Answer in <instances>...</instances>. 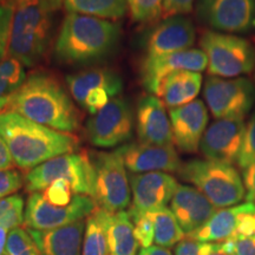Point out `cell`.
<instances>
[{"mask_svg": "<svg viewBox=\"0 0 255 255\" xmlns=\"http://www.w3.org/2000/svg\"><path fill=\"white\" fill-rule=\"evenodd\" d=\"M6 109L57 131L71 133L79 129V111L59 79L47 72L31 73L9 96Z\"/></svg>", "mask_w": 255, "mask_h": 255, "instance_id": "1", "label": "cell"}, {"mask_svg": "<svg viewBox=\"0 0 255 255\" xmlns=\"http://www.w3.org/2000/svg\"><path fill=\"white\" fill-rule=\"evenodd\" d=\"M0 137L13 162L23 170H32L57 156L75 152L77 137L25 119L13 111L0 114Z\"/></svg>", "mask_w": 255, "mask_h": 255, "instance_id": "2", "label": "cell"}, {"mask_svg": "<svg viewBox=\"0 0 255 255\" xmlns=\"http://www.w3.org/2000/svg\"><path fill=\"white\" fill-rule=\"evenodd\" d=\"M121 36L122 28L119 23L68 13L56 40V58L72 66L100 63L116 52Z\"/></svg>", "mask_w": 255, "mask_h": 255, "instance_id": "3", "label": "cell"}, {"mask_svg": "<svg viewBox=\"0 0 255 255\" xmlns=\"http://www.w3.org/2000/svg\"><path fill=\"white\" fill-rule=\"evenodd\" d=\"M51 13L39 0H20L14 6L7 56L32 68L46 55L51 39Z\"/></svg>", "mask_w": 255, "mask_h": 255, "instance_id": "4", "label": "cell"}, {"mask_svg": "<svg viewBox=\"0 0 255 255\" xmlns=\"http://www.w3.org/2000/svg\"><path fill=\"white\" fill-rule=\"evenodd\" d=\"M178 175L208 199L216 208L237 206L246 195L242 178L232 164L212 159H191L182 163Z\"/></svg>", "mask_w": 255, "mask_h": 255, "instance_id": "5", "label": "cell"}, {"mask_svg": "<svg viewBox=\"0 0 255 255\" xmlns=\"http://www.w3.org/2000/svg\"><path fill=\"white\" fill-rule=\"evenodd\" d=\"M57 180L70 182L77 195H95V169L87 151L57 156L28 171L25 186L30 193L43 191Z\"/></svg>", "mask_w": 255, "mask_h": 255, "instance_id": "6", "label": "cell"}, {"mask_svg": "<svg viewBox=\"0 0 255 255\" xmlns=\"http://www.w3.org/2000/svg\"><path fill=\"white\" fill-rule=\"evenodd\" d=\"M200 45L208 59V73L221 78L239 77L255 68V49L250 40L218 31L203 32Z\"/></svg>", "mask_w": 255, "mask_h": 255, "instance_id": "7", "label": "cell"}, {"mask_svg": "<svg viewBox=\"0 0 255 255\" xmlns=\"http://www.w3.org/2000/svg\"><path fill=\"white\" fill-rule=\"evenodd\" d=\"M95 169L94 199L100 208L109 213L124 210L130 205L131 187L123 158L116 150L90 154Z\"/></svg>", "mask_w": 255, "mask_h": 255, "instance_id": "8", "label": "cell"}, {"mask_svg": "<svg viewBox=\"0 0 255 255\" xmlns=\"http://www.w3.org/2000/svg\"><path fill=\"white\" fill-rule=\"evenodd\" d=\"M203 97L215 119L244 120L255 104V87L247 78L209 76L205 83Z\"/></svg>", "mask_w": 255, "mask_h": 255, "instance_id": "9", "label": "cell"}, {"mask_svg": "<svg viewBox=\"0 0 255 255\" xmlns=\"http://www.w3.org/2000/svg\"><path fill=\"white\" fill-rule=\"evenodd\" d=\"M98 208L95 199L87 195H75L68 206L51 205L40 191L31 193L25 207V226L37 231H47L81 221Z\"/></svg>", "mask_w": 255, "mask_h": 255, "instance_id": "10", "label": "cell"}, {"mask_svg": "<svg viewBox=\"0 0 255 255\" xmlns=\"http://www.w3.org/2000/svg\"><path fill=\"white\" fill-rule=\"evenodd\" d=\"M133 110L126 98H114L87 122L89 141L100 148H114L131 138Z\"/></svg>", "mask_w": 255, "mask_h": 255, "instance_id": "11", "label": "cell"}, {"mask_svg": "<svg viewBox=\"0 0 255 255\" xmlns=\"http://www.w3.org/2000/svg\"><path fill=\"white\" fill-rule=\"evenodd\" d=\"M196 12L213 30L247 33L255 28V0H199Z\"/></svg>", "mask_w": 255, "mask_h": 255, "instance_id": "12", "label": "cell"}, {"mask_svg": "<svg viewBox=\"0 0 255 255\" xmlns=\"http://www.w3.org/2000/svg\"><path fill=\"white\" fill-rule=\"evenodd\" d=\"M132 203L128 210L130 219L148 212L165 208L176 193L178 183L174 176L163 171L132 174L130 177Z\"/></svg>", "mask_w": 255, "mask_h": 255, "instance_id": "13", "label": "cell"}, {"mask_svg": "<svg viewBox=\"0 0 255 255\" xmlns=\"http://www.w3.org/2000/svg\"><path fill=\"white\" fill-rule=\"evenodd\" d=\"M208 66L206 53L200 49H189L159 57H145L141 65L142 84L152 95H157L161 82L177 71L201 72Z\"/></svg>", "mask_w": 255, "mask_h": 255, "instance_id": "14", "label": "cell"}, {"mask_svg": "<svg viewBox=\"0 0 255 255\" xmlns=\"http://www.w3.org/2000/svg\"><path fill=\"white\" fill-rule=\"evenodd\" d=\"M246 124L242 119H222L210 124L200 144L207 159L233 164L238 162Z\"/></svg>", "mask_w": 255, "mask_h": 255, "instance_id": "15", "label": "cell"}, {"mask_svg": "<svg viewBox=\"0 0 255 255\" xmlns=\"http://www.w3.org/2000/svg\"><path fill=\"white\" fill-rule=\"evenodd\" d=\"M116 151L123 158L126 168L132 174L152 171L175 173L182 165L173 145L127 143L116 149Z\"/></svg>", "mask_w": 255, "mask_h": 255, "instance_id": "16", "label": "cell"}, {"mask_svg": "<svg viewBox=\"0 0 255 255\" xmlns=\"http://www.w3.org/2000/svg\"><path fill=\"white\" fill-rule=\"evenodd\" d=\"M174 144L181 151L194 154L200 149L201 141L209 121L205 103L195 100L169 111Z\"/></svg>", "mask_w": 255, "mask_h": 255, "instance_id": "17", "label": "cell"}, {"mask_svg": "<svg viewBox=\"0 0 255 255\" xmlns=\"http://www.w3.org/2000/svg\"><path fill=\"white\" fill-rule=\"evenodd\" d=\"M196 39L193 21L183 15L164 19L152 28L146 40V57H159L189 50Z\"/></svg>", "mask_w": 255, "mask_h": 255, "instance_id": "18", "label": "cell"}, {"mask_svg": "<svg viewBox=\"0 0 255 255\" xmlns=\"http://www.w3.org/2000/svg\"><path fill=\"white\" fill-rule=\"evenodd\" d=\"M136 130L139 142L154 145H173L170 119L157 96L146 95L136 108Z\"/></svg>", "mask_w": 255, "mask_h": 255, "instance_id": "19", "label": "cell"}, {"mask_svg": "<svg viewBox=\"0 0 255 255\" xmlns=\"http://www.w3.org/2000/svg\"><path fill=\"white\" fill-rule=\"evenodd\" d=\"M170 210L188 237L199 231L215 214L216 207L196 188L178 184L170 201Z\"/></svg>", "mask_w": 255, "mask_h": 255, "instance_id": "20", "label": "cell"}, {"mask_svg": "<svg viewBox=\"0 0 255 255\" xmlns=\"http://www.w3.org/2000/svg\"><path fill=\"white\" fill-rule=\"evenodd\" d=\"M26 231L36 242L41 255H82L84 220L47 231L31 228H26Z\"/></svg>", "mask_w": 255, "mask_h": 255, "instance_id": "21", "label": "cell"}, {"mask_svg": "<svg viewBox=\"0 0 255 255\" xmlns=\"http://www.w3.org/2000/svg\"><path fill=\"white\" fill-rule=\"evenodd\" d=\"M66 85L73 100L83 104L87 95L95 89H103L116 98L123 91V79L120 73L107 68H95L66 76Z\"/></svg>", "mask_w": 255, "mask_h": 255, "instance_id": "22", "label": "cell"}, {"mask_svg": "<svg viewBox=\"0 0 255 255\" xmlns=\"http://www.w3.org/2000/svg\"><path fill=\"white\" fill-rule=\"evenodd\" d=\"M251 212H255V205L251 202L216 210L215 214L199 231L188 235L187 238L200 242L220 244L235 234L242 216Z\"/></svg>", "mask_w": 255, "mask_h": 255, "instance_id": "23", "label": "cell"}, {"mask_svg": "<svg viewBox=\"0 0 255 255\" xmlns=\"http://www.w3.org/2000/svg\"><path fill=\"white\" fill-rule=\"evenodd\" d=\"M202 75L195 71H177L161 82L157 97L169 109L195 101L202 88Z\"/></svg>", "mask_w": 255, "mask_h": 255, "instance_id": "24", "label": "cell"}, {"mask_svg": "<svg viewBox=\"0 0 255 255\" xmlns=\"http://www.w3.org/2000/svg\"><path fill=\"white\" fill-rule=\"evenodd\" d=\"M107 235L110 255H137L139 244L128 212L121 210L108 214Z\"/></svg>", "mask_w": 255, "mask_h": 255, "instance_id": "25", "label": "cell"}, {"mask_svg": "<svg viewBox=\"0 0 255 255\" xmlns=\"http://www.w3.org/2000/svg\"><path fill=\"white\" fill-rule=\"evenodd\" d=\"M68 13H77L91 17L117 20L128 11L127 0H64Z\"/></svg>", "mask_w": 255, "mask_h": 255, "instance_id": "26", "label": "cell"}, {"mask_svg": "<svg viewBox=\"0 0 255 255\" xmlns=\"http://www.w3.org/2000/svg\"><path fill=\"white\" fill-rule=\"evenodd\" d=\"M109 212L98 207L85 221L82 255H110L107 235V218Z\"/></svg>", "mask_w": 255, "mask_h": 255, "instance_id": "27", "label": "cell"}, {"mask_svg": "<svg viewBox=\"0 0 255 255\" xmlns=\"http://www.w3.org/2000/svg\"><path fill=\"white\" fill-rule=\"evenodd\" d=\"M152 218L155 226L154 242L157 246L170 248L182 241L186 237L173 212L167 207L152 212Z\"/></svg>", "mask_w": 255, "mask_h": 255, "instance_id": "28", "label": "cell"}, {"mask_svg": "<svg viewBox=\"0 0 255 255\" xmlns=\"http://www.w3.org/2000/svg\"><path fill=\"white\" fill-rule=\"evenodd\" d=\"M26 81L24 65L18 59L6 56L0 63V98L9 97Z\"/></svg>", "mask_w": 255, "mask_h": 255, "instance_id": "29", "label": "cell"}, {"mask_svg": "<svg viewBox=\"0 0 255 255\" xmlns=\"http://www.w3.org/2000/svg\"><path fill=\"white\" fill-rule=\"evenodd\" d=\"M127 2L136 23L156 24L163 18V0H127Z\"/></svg>", "mask_w": 255, "mask_h": 255, "instance_id": "30", "label": "cell"}, {"mask_svg": "<svg viewBox=\"0 0 255 255\" xmlns=\"http://www.w3.org/2000/svg\"><path fill=\"white\" fill-rule=\"evenodd\" d=\"M7 255H41L36 242L26 229L18 227L9 231L6 241Z\"/></svg>", "mask_w": 255, "mask_h": 255, "instance_id": "31", "label": "cell"}, {"mask_svg": "<svg viewBox=\"0 0 255 255\" xmlns=\"http://www.w3.org/2000/svg\"><path fill=\"white\" fill-rule=\"evenodd\" d=\"M40 193L47 202L59 207L70 205L75 197L71 184L65 180L55 181Z\"/></svg>", "mask_w": 255, "mask_h": 255, "instance_id": "32", "label": "cell"}, {"mask_svg": "<svg viewBox=\"0 0 255 255\" xmlns=\"http://www.w3.org/2000/svg\"><path fill=\"white\" fill-rule=\"evenodd\" d=\"M255 162V111L246 124L244 142L239 155L238 163L242 170Z\"/></svg>", "mask_w": 255, "mask_h": 255, "instance_id": "33", "label": "cell"}, {"mask_svg": "<svg viewBox=\"0 0 255 255\" xmlns=\"http://www.w3.org/2000/svg\"><path fill=\"white\" fill-rule=\"evenodd\" d=\"M218 253L223 255H255V234L250 237H233L220 242Z\"/></svg>", "mask_w": 255, "mask_h": 255, "instance_id": "34", "label": "cell"}, {"mask_svg": "<svg viewBox=\"0 0 255 255\" xmlns=\"http://www.w3.org/2000/svg\"><path fill=\"white\" fill-rule=\"evenodd\" d=\"M133 228H135V235L139 246L143 248L151 247L152 242L155 240V226L152 212H148L137 218L132 219Z\"/></svg>", "mask_w": 255, "mask_h": 255, "instance_id": "35", "label": "cell"}, {"mask_svg": "<svg viewBox=\"0 0 255 255\" xmlns=\"http://www.w3.org/2000/svg\"><path fill=\"white\" fill-rule=\"evenodd\" d=\"M13 13V6L0 5V63L4 60L8 53L9 36H11Z\"/></svg>", "mask_w": 255, "mask_h": 255, "instance_id": "36", "label": "cell"}, {"mask_svg": "<svg viewBox=\"0 0 255 255\" xmlns=\"http://www.w3.org/2000/svg\"><path fill=\"white\" fill-rule=\"evenodd\" d=\"M219 252V244L200 242L187 238L175 247V255H210Z\"/></svg>", "mask_w": 255, "mask_h": 255, "instance_id": "37", "label": "cell"}, {"mask_svg": "<svg viewBox=\"0 0 255 255\" xmlns=\"http://www.w3.org/2000/svg\"><path fill=\"white\" fill-rule=\"evenodd\" d=\"M25 178L14 169L0 170V200L17 193L24 186Z\"/></svg>", "mask_w": 255, "mask_h": 255, "instance_id": "38", "label": "cell"}, {"mask_svg": "<svg viewBox=\"0 0 255 255\" xmlns=\"http://www.w3.org/2000/svg\"><path fill=\"white\" fill-rule=\"evenodd\" d=\"M111 101V96L103 89H95L91 90L85 97L82 107L91 115H96Z\"/></svg>", "mask_w": 255, "mask_h": 255, "instance_id": "39", "label": "cell"}, {"mask_svg": "<svg viewBox=\"0 0 255 255\" xmlns=\"http://www.w3.org/2000/svg\"><path fill=\"white\" fill-rule=\"evenodd\" d=\"M195 0H163V18L188 14L193 11Z\"/></svg>", "mask_w": 255, "mask_h": 255, "instance_id": "40", "label": "cell"}, {"mask_svg": "<svg viewBox=\"0 0 255 255\" xmlns=\"http://www.w3.org/2000/svg\"><path fill=\"white\" fill-rule=\"evenodd\" d=\"M244 186L246 189L247 202L255 205V162L244 169Z\"/></svg>", "mask_w": 255, "mask_h": 255, "instance_id": "41", "label": "cell"}, {"mask_svg": "<svg viewBox=\"0 0 255 255\" xmlns=\"http://www.w3.org/2000/svg\"><path fill=\"white\" fill-rule=\"evenodd\" d=\"M13 165V158L9 154L7 145H6L4 139L0 137V170H2V169H12Z\"/></svg>", "mask_w": 255, "mask_h": 255, "instance_id": "42", "label": "cell"}, {"mask_svg": "<svg viewBox=\"0 0 255 255\" xmlns=\"http://www.w3.org/2000/svg\"><path fill=\"white\" fill-rule=\"evenodd\" d=\"M138 255H173L168 248H163L159 246H151L148 248H143Z\"/></svg>", "mask_w": 255, "mask_h": 255, "instance_id": "43", "label": "cell"}, {"mask_svg": "<svg viewBox=\"0 0 255 255\" xmlns=\"http://www.w3.org/2000/svg\"><path fill=\"white\" fill-rule=\"evenodd\" d=\"M39 1L44 6V8L47 9L50 13L58 11L64 4V0H39Z\"/></svg>", "mask_w": 255, "mask_h": 255, "instance_id": "44", "label": "cell"}, {"mask_svg": "<svg viewBox=\"0 0 255 255\" xmlns=\"http://www.w3.org/2000/svg\"><path fill=\"white\" fill-rule=\"evenodd\" d=\"M7 232L5 228L0 227V255L4 254L6 250V241H7Z\"/></svg>", "mask_w": 255, "mask_h": 255, "instance_id": "45", "label": "cell"}, {"mask_svg": "<svg viewBox=\"0 0 255 255\" xmlns=\"http://www.w3.org/2000/svg\"><path fill=\"white\" fill-rule=\"evenodd\" d=\"M8 101H9V97L0 98V114H1V111L4 110L5 108H7V105H8Z\"/></svg>", "mask_w": 255, "mask_h": 255, "instance_id": "46", "label": "cell"}, {"mask_svg": "<svg viewBox=\"0 0 255 255\" xmlns=\"http://www.w3.org/2000/svg\"><path fill=\"white\" fill-rule=\"evenodd\" d=\"M20 1V0H5V5H9V6H15V4H18V2Z\"/></svg>", "mask_w": 255, "mask_h": 255, "instance_id": "47", "label": "cell"}, {"mask_svg": "<svg viewBox=\"0 0 255 255\" xmlns=\"http://www.w3.org/2000/svg\"><path fill=\"white\" fill-rule=\"evenodd\" d=\"M0 5H5V0H0Z\"/></svg>", "mask_w": 255, "mask_h": 255, "instance_id": "48", "label": "cell"}, {"mask_svg": "<svg viewBox=\"0 0 255 255\" xmlns=\"http://www.w3.org/2000/svg\"><path fill=\"white\" fill-rule=\"evenodd\" d=\"M210 255H223V254H221V253H213V254H210Z\"/></svg>", "mask_w": 255, "mask_h": 255, "instance_id": "49", "label": "cell"}]
</instances>
